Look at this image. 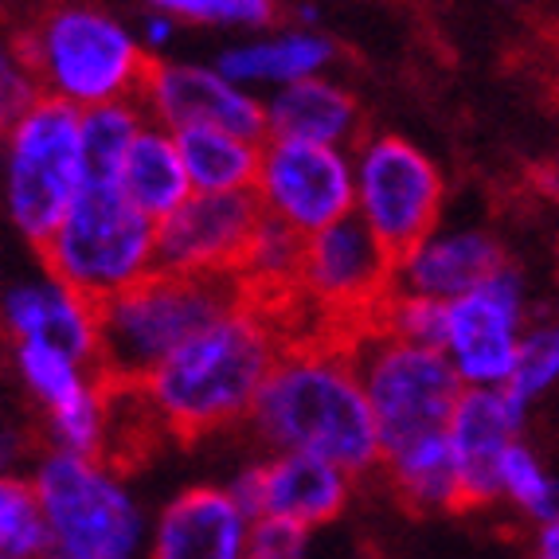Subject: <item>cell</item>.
<instances>
[{
	"mask_svg": "<svg viewBox=\"0 0 559 559\" xmlns=\"http://www.w3.org/2000/svg\"><path fill=\"white\" fill-rule=\"evenodd\" d=\"M247 427L274 450L318 454L353 477L380 474L383 435L364 392L348 336L333 341H289L274 372L266 376Z\"/></svg>",
	"mask_w": 559,
	"mask_h": 559,
	"instance_id": "6da1fadb",
	"label": "cell"
},
{
	"mask_svg": "<svg viewBox=\"0 0 559 559\" xmlns=\"http://www.w3.org/2000/svg\"><path fill=\"white\" fill-rule=\"evenodd\" d=\"M294 336L282 329V309L242 298L224 318L173 353L141 395L153 419L173 439H204L251 419L266 376Z\"/></svg>",
	"mask_w": 559,
	"mask_h": 559,
	"instance_id": "7a4b0ae2",
	"label": "cell"
},
{
	"mask_svg": "<svg viewBox=\"0 0 559 559\" xmlns=\"http://www.w3.org/2000/svg\"><path fill=\"white\" fill-rule=\"evenodd\" d=\"M20 59L32 67L44 98L91 110V106L141 98L153 56L138 24L103 0H51L16 36Z\"/></svg>",
	"mask_w": 559,
	"mask_h": 559,
	"instance_id": "3957f363",
	"label": "cell"
},
{
	"mask_svg": "<svg viewBox=\"0 0 559 559\" xmlns=\"http://www.w3.org/2000/svg\"><path fill=\"white\" fill-rule=\"evenodd\" d=\"M51 521V556L59 559H145L153 521L133 493L121 462L103 454L36 450L28 462Z\"/></svg>",
	"mask_w": 559,
	"mask_h": 559,
	"instance_id": "277c9868",
	"label": "cell"
},
{
	"mask_svg": "<svg viewBox=\"0 0 559 559\" xmlns=\"http://www.w3.org/2000/svg\"><path fill=\"white\" fill-rule=\"evenodd\" d=\"M242 298H251L239 274L200 278V274L157 271L133 289L103 306V353L98 368L118 388H141L173 353L224 318Z\"/></svg>",
	"mask_w": 559,
	"mask_h": 559,
	"instance_id": "5b68a950",
	"label": "cell"
},
{
	"mask_svg": "<svg viewBox=\"0 0 559 559\" xmlns=\"http://www.w3.org/2000/svg\"><path fill=\"white\" fill-rule=\"evenodd\" d=\"M4 215L12 231L39 251L63 215L91 185L83 145V110L56 98H36L24 114L4 121Z\"/></svg>",
	"mask_w": 559,
	"mask_h": 559,
	"instance_id": "8992f818",
	"label": "cell"
},
{
	"mask_svg": "<svg viewBox=\"0 0 559 559\" xmlns=\"http://www.w3.org/2000/svg\"><path fill=\"white\" fill-rule=\"evenodd\" d=\"M36 254L44 271L106 306L160 271L157 219L141 212L118 180H91Z\"/></svg>",
	"mask_w": 559,
	"mask_h": 559,
	"instance_id": "52a82bcc",
	"label": "cell"
},
{
	"mask_svg": "<svg viewBox=\"0 0 559 559\" xmlns=\"http://www.w3.org/2000/svg\"><path fill=\"white\" fill-rule=\"evenodd\" d=\"M345 336L360 368L368 403L376 411V423H380L383 450L415 435L447 430L466 383L442 348L411 345V341L383 333L372 321L348 329Z\"/></svg>",
	"mask_w": 559,
	"mask_h": 559,
	"instance_id": "ba28073f",
	"label": "cell"
},
{
	"mask_svg": "<svg viewBox=\"0 0 559 559\" xmlns=\"http://www.w3.org/2000/svg\"><path fill=\"white\" fill-rule=\"evenodd\" d=\"M356 165V219L392 254H403L447 215V177L442 165L419 141L392 130L364 133L353 145Z\"/></svg>",
	"mask_w": 559,
	"mask_h": 559,
	"instance_id": "9c48e42d",
	"label": "cell"
},
{
	"mask_svg": "<svg viewBox=\"0 0 559 559\" xmlns=\"http://www.w3.org/2000/svg\"><path fill=\"white\" fill-rule=\"evenodd\" d=\"M251 197L259 200L266 219H278L309 239L356 215L353 150L266 138Z\"/></svg>",
	"mask_w": 559,
	"mask_h": 559,
	"instance_id": "30bf717a",
	"label": "cell"
},
{
	"mask_svg": "<svg viewBox=\"0 0 559 559\" xmlns=\"http://www.w3.org/2000/svg\"><path fill=\"white\" fill-rule=\"evenodd\" d=\"M392 289L395 254L356 215L306 239L294 301L318 309L325 318H348L356 329L376 318V309Z\"/></svg>",
	"mask_w": 559,
	"mask_h": 559,
	"instance_id": "8fae6325",
	"label": "cell"
},
{
	"mask_svg": "<svg viewBox=\"0 0 559 559\" xmlns=\"http://www.w3.org/2000/svg\"><path fill=\"white\" fill-rule=\"evenodd\" d=\"M528 325V282L504 262L477 289L450 301L442 353L466 388H509Z\"/></svg>",
	"mask_w": 559,
	"mask_h": 559,
	"instance_id": "7c38bea8",
	"label": "cell"
},
{
	"mask_svg": "<svg viewBox=\"0 0 559 559\" xmlns=\"http://www.w3.org/2000/svg\"><path fill=\"white\" fill-rule=\"evenodd\" d=\"M353 485L356 477L348 469H341L329 457L298 454V450H274L227 477V489L254 521L278 516V521L306 524L313 532L348 513Z\"/></svg>",
	"mask_w": 559,
	"mask_h": 559,
	"instance_id": "4fadbf2b",
	"label": "cell"
},
{
	"mask_svg": "<svg viewBox=\"0 0 559 559\" xmlns=\"http://www.w3.org/2000/svg\"><path fill=\"white\" fill-rule=\"evenodd\" d=\"M141 106L150 121L173 133L219 126L266 141V98L200 59H153L150 79L141 86Z\"/></svg>",
	"mask_w": 559,
	"mask_h": 559,
	"instance_id": "5bb4252c",
	"label": "cell"
},
{
	"mask_svg": "<svg viewBox=\"0 0 559 559\" xmlns=\"http://www.w3.org/2000/svg\"><path fill=\"white\" fill-rule=\"evenodd\" d=\"M259 219L262 207L251 192H235V197L192 192L177 212L157 224L160 271L200 274V278L239 274Z\"/></svg>",
	"mask_w": 559,
	"mask_h": 559,
	"instance_id": "9a60e30c",
	"label": "cell"
},
{
	"mask_svg": "<svg viewBox=\"0 0 559 559\" xmlns=\"http://www.w3.org/2000/svg\"><path fill=\"white\" fill-rule=\"evenodd\" d=\"M9 345H47L98 364L103 353V306L39 266L4 289Z\"/></svg>",
	"mask_w": 559,
	"mask_h": 559,
	"instance_id": "2e32d148",
	"label": "cell"
},
{
	"mask_svg": "<svg viewBox=\"0 0 559 559\" xmlns=\"http://www.w3.org/2000/svg\"><path fill=\"white\" fill-rule=\"evenodd\" d=\"M254 516L224 485H188L153 516L145 559H247Z\"/></svg>",
	"mask_w": 559,
	"mask_h": 559,
	"instance_id": "e0dca14e",
	"label": "cell"
},
{
	"mask_svg": "<svg viewBox=\"0 0 559 559\" xmlns=\"http://www.w3.org/2000/svg\"><path fill=\"white\" fill-rule=\"evenodd\" d=\"M528 407L509 388H466L447 423L457 469L466 485V509L497 504V474L504 454L524 439Z\"/></svg>",
	"mask_w": 559,
	"mask_h": 559,
	"instance_id": "ac0fdd59",
	"label": "cell"
},
{
	"mask_svg": "<svg viewBox=\"0 0 559 559\" xmlns=\"http://www.w3.org/2000/svg\"><path fill=\"white\" fill-rule=\"evenodd\" d=\"M504 266V251L485 227H447L430 231L415 247L395 254V289L435 301H457Z\"/></svg>",
	"mask_w": 559,
	"mask_h": 559,
	"instance_id": "d6986e66",
	"label": "cell"
},
{
	"mask_svg": "<svg viewBox=\"0 0 559 559\" xmlns=\"http://www.w3.org/2000/svg\"><path fill=\"white\" fill-rule=\"evenodd\" d=\"M212 63L235 83L266 98L282 86L329 75L336 63V39L321 28H301V24L262 28L231 39Z\"/></svg>",
	"mask_w": 559,
	"mask_h": 559,
	"instance_id": "ffe728a7",
	"label": "cell"
},
{
	"mask_svg": "<svg viewBox=\"0 0 559 559\" xmlns=\"http://www.w3.org/2000/svg\"><path fill=\"white\" fill-rule=\"evenodd\" d=\"M266 138L313 141L353 150L364 138V118L356 94L341 79L318 75L306 83L266 94Z\"/></svg>",
	"mask_w": 559,
	"mask_h": 559,
	"instance_id": "44dd1931",
	"label": "cell"
},
{
	"mask_svg": "<svg viewBox=\"0 0 559 559\" xmlns=\"http://www.w3.org/2000/svg\"><path fill=\"white\" fill-rule=\"evenodd\" d=\"M380 474L395 501L407 504L411 513L442 516L466 509V485H462V469L447 430H430L388 447Z\"/></svg>",
	"mask_w": 559,
	"mask_h": 559,
	"instance_id": "7402d4cb",
	"label": "cell"
},
{
	"mask_svg": "<svg viewBox=\"0 0 559 559\" xmlns=\"http://www.w3.org/2000/svg\"><path fill=\"white\" fill-rule=\"evenodd\" d=\"M9 360L20 392L28 395L39 423L67 415V411L83 407V403L103 400L114 388L98 364L79 360V356L47 345H9Z\"/></svg>",
	"mask_w": 559,
	"mask_h": 559,
	"instance_id": "603a6c76",
	"label": "cell"
},
{
	"mask_svg": "<svg viewBox=\"0 0 559 559\" xmlns=\"http://www.w3.org/2000/svg\"><path fill=\"white\" fill-rule=\"evenodd\" d=\"M118 188L150 219H165L173 215L188 197H192V180H188L185 153H180V141L173 130L150 121L145 130L138 133V141L130 145L126 160L118 168Z\"/></svg>",
	"mask_w": 559,
	"mask_h": 559,
	"instance_id": "cb8c5ba5",
	"label": "cell"
},
{
	"mask_svg": "<svg viewBox=\"0 0 559 559\" xmlns=\"http://www.w3.org/2000/svg\"><path fill=\"white\" fill-rule=\"evenodd\" d=\"M177 141L185 153L192 192H212V197L254 192L262 165V138L219 130V126H192V130H180Z\"/></svg>",
	"mask_w": 559,
	"mask_h": 559,
	"instance_id": "d4e9b609",
	"label": "cell"
},
{
	"mask_svg": "<svg viewBox=\"0 0 559 559\" xmlns=\"http://www.w3.org/2000/svg\"><path fill=\"white\" fill-rule=\"evenodd\" d=\"M301 259H306V239L294 227L262 215L251 242H247V254H242L239 282L254 301L271 309H286L298 294Z\"/></svg>",
	"mask_w": 559,
	"mask_h": 559,
	"instance_id": "484cf974",
	"label": "cell"
},
{
	"mask_svg": "<svg viewBox=\"0 0 559 559\" xmlns=\"http://www.w3.org/2000/svg\"><path fill=\"white\" fill-rule=\"evenodd\" d=\"M497 504L513 509L521 521H528L532 528L551 516H559V477L548 469L536 447L528 442H516L501 462V474H497Z\"/></svg>",
	"mask_w": 559,
	"mask_h": 559,
	"instance_id": "4316f807",
	"label": "cell"
},
{
	"mask_svg": "<svg viewBox=\"0 0 559 559\" xmlns=\"http://www.w3.org/2000/svg\"><path fill=\"white\" fill-rule=\"evenodd\" d=\"M0 556H51V521H47L39 489L28 474H4V481H0Z\"/></svg>",
	"mask_w": 559,
	"mask_h": 559,
	"instance_id": "83f0119b",
	"label": "cell"
},
{
	"mask_svg": "<svg viewBox=\"0 0 559 559\" xmlns=\"http://www.w3.org/2000/svg\"><path fill=\"white\" fill-rule=\"evenodd\" d=\"M145 126H150V114H145L141 98L83 110V145L91 180H118L121 160H126V153H130V145Z\"/></svg>",
	"mask_w": 559,
	"mask_h": 559,
	"instance_id": "f1b7e54d",
	"label": "cell"
},
{
	"mask_svg": "<svg viewBox=\"0 0 559 559\" xmlns=\"http://www.w3.org/2000/svg\"><path fill=\"white\" fill-rule=\"evenodd\" d=\"M145 9L168 12L192 28H224V32H262L274 24L278 4L274 0H145Z\"/></svg>",
	"mask_w": 559,
	"mask_h": 559,
	"instance_id": "f546056e",
	"label": "cell"
},
{
	"mask_svg": "<svg viewBox=\"0 0 559 559\" xmlns=\"http://www.w3.org/2000/svg\"><path fill=\"white\" fill-rule=\"evenodd\" d=\"M372 325H380L383 333L411 341V345H447V325H450V306L447 301L423 298V294H407V289H392L383 306L376 309Z\"/></svg>",
	"mask_w": 559,
	"mask_h": 559,
	"instance_id": "4dcf8cb0",
	"label": "cell"
},
{
	"mask_svg": "<svg viewBox=\"0 0 559 559\" xmlns=\"http://www.w3.org/2000/svg\"><path fill=\"white\" fill-rule=\"evenodd\" d=\"M556 388H559V325L532 321L521 341V353H516L509 392H513L524 407H532V403H540L544 395L556 392Z\"/></svg>",
	"mask_w": 559,
	"mask_h": 559,
	"instance_id": "1f68e13d",
	"label": "cell"
},
{
	"mask_svg": "<svg viewBox=\"0 0 559 559\" xmlns=\"http://www.w3.org/2000/svg\"><path fill=\"white\" fill-rule=\"evenodd\" d=\"M313 556V528L278 516H259L247 544V559H309Z\"/></svg>",
	"mask_w": 559,
	"mask_h": 559,
	"instance_id": "d6a6232c",
	"label": "cell"
},
{
	"mask_svg": "<svg viewBox=\"0 0 559 559\" xmlns=\"http://www.w3.org/2000/svg\"><path fill=\"white\" fill-rule=\"evenodd\" d=\"M36 98H44V91H39L32 67L24 63L20 51L12 47V51H4V59H0V114H4V121H12L16 114L28 110Z\"/></svg>",
	"mask_w": 559,
	"mask_h": 559,
	"instance_id": "836d02e7",
	"label": "cell"
},
{
	"mask_svg": "<svg viewBox=\"0 0 559 559\" xmlns=\"http://www.w3.org/2000/svg\"><path fill=\"white\" fill-rule=\"evenodd\" d=\"M138 36L153 59H165V51L177 44V36H180V20H173L168 12L145 9V16L138 20Z\"/></svg>",
	"mask_w": 559,
	"mask_h": 559,
	"instance_id": "e575fe53",
	"label": "cell"
},
{
	"mask_svg": "<svg viewBox=\"0 0 559 559\" xmlns=\"http://www.w3.org/2000/svg\"><path fill=\"white\" fill-rule=\"evenodd\" d=\"M528 559H559V516H551V521L532 528Z\"/></svg>",
	"mask_w": 559,
	"mask_h": 559,
	"instance_id": "d590c367",
	"label": "cell"
},
{
	"mask_svg": "<svg viewBox=\"0 0 559 559\" xmlns=\"http://www.w3.org/2000/svg\"><path fill=\"white\" fill-rule=\"evenodd\" d=\"M318 20H321L318 4H298L294 9V24H301V28H318Z\"/></svg>",
	"mask_w": 559,
	"mask_h": 559,
	"instance_id": "8d00e7d4",
	"label": "cell"
},
{
	"mask_svg": "<svg viewBox=\"0 0 559 559\" xmlns=\"http://www.w3.org/2000/svg\"><path fill=\"white\" fill-rule=\"evenodd\" d=\"M353 559H388V556H380V551H356Z\"/></svg>",
	"mask_w": 559,
	"mask_h": 559,
	"instance_id": "74e56055",
	"label": "cell"
},
{
	"mask_svg": "<svg viewBox=\"0 0 559 559\" xmlns=\"http://www.w3.org/2000/svg\"><path fill=\"white\" fill-rule=\"evenodd\" d=\"M44 559H59V556H44Z\"/></svg>",
	"mask_w": 559,
	"mask_h": 559,
	"instance_id": "f35d334b",
	"label": "cell"
},
{
	"mask_svg": "<svg viewBox=\"0 0 559 559\" xmlns=\"http://www.w3.org/2000/svg\"><path fill=\"white\" fill-rule=\"evenodd\" d=\"M501 4H509V0H501Z\"/></svg>",
	"mask_w": 559,
	"mask_h": 559,
	"instance_id": "ab89813d",
	"label": "cell"
},
{
	"mask_svg": "<svg viewBox=\"0 0 559 559\" xmlns=\"http://www.w3.org/2000/svg\"><path fill=\"white\" fill-rule=\"evenodd\" d=\"M0 559H9V556H0Z\"/></svg>",
	"mask_w": 559,
	"mask_h": 559,
	"instance_id": "60d3db41",
	"label": "cell"
}]
</instances>
